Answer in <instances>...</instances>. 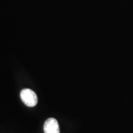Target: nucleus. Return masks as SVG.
Listing matches in <instances>:
<instances>
[{
	"label": "nucleus",
	"instance_id": "1",
	"mask_svg": "<svg viewBox=\"0 0 133 133\" xmlns=\"http://www.w3.org/2000/svg\"><path fill=\"white\" fill-rule=\"evenodd\" d=\"M20 97L24 104L29 107H35L38 103L37 95L30 89L22 90L20 92Z\"/></svg>",
	"mask_w": 133,
	"mask_h": 133
},
{
	"label": "nucleus",
	"instance_id": "2",
	"mask_svg": "<svg viewBox=\"0 0 133 133\" xmlns=\"http://www.w3.org/2000/svg\"><path fill=\"white\" fill-rule=\"evenodd\" d=\"M44 133H60L57 120L53 118H48L44 124Z\"/></svg>",
	"mask_w": 133,
	"mask_h": 133
}]
</instances>
